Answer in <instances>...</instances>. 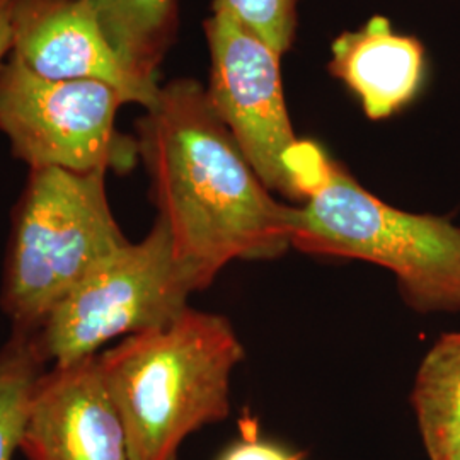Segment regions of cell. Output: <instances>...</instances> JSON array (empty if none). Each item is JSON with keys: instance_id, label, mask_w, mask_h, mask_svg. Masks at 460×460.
I'll use <instances>...</instances> for the list:
<instances>
[{"instance_id": "obj_1", "label": "cell", "mask_w": 460, "mask_h": 460, "mask_svg": "<svg viewBox=\"0 0 460 460\" xmlns=\"http://www.w3.org/2000/svg\"><path fill=\"white\" fill-rule=\"evenodd\" d=\"M133 137L157 218L197 292L232 261L277 260L292 247L290 205L264 186L197 79L161 85Z\"/></svg>"}, {"instance_id": "obj_2", "label": "cell", "mask_w": 460, "mask_h": 460, "mask_svg": "<svg viewBox=\"0 0 460 460\" xmlns=\"http://www.w3.org/2000/svg\"><path fill=\"white\" fill-rule=\"evenodd\" d=\"M288 171L290 246L385 268L414 313H460V226L378 199L313 140L296 144Z\"/></svg>"}, {"instance_id": "obj_3", "label": "cell", "mask_w": 460, "mask_h": 460, "mask_svg": "<svg viewBox=\"0 0 460 460\" xmlns=\"http://www.w3.org/2000/svg\"><path fill=\"white\" fill-rule=\"evenodd\" d=\"M96 360L132 460H178L191 433L229 416L230 380L244 346L224 315L188 307Z\"/></svg>"}, {"instance_id": "obj_4", "label": "cell", "mask_w": 460, "mask_h": 460, "mask_svg": "<svg viewBox=\"0 0 460 460\" xmlns=\"http://www.w3.org/2000/svg\"><path fill=\"white\" fill-rule=\"evenodd\" d=\"M106 172L30 169L17 199L0 307L13 331L38 334L51 311L128 239L116 222Z\"/></svg>"}, {"instance_id": "obj_5", "label": "cell", "mask_w": 460, "mask_h": 460, "mask_svg": "<svg viewBox=\"0 0 460 460\" xmlns=\"http://www.w3.org/2000/svg\"><path fill=\"white\" fill-rule=\"evenodd\" d=\"M197 292L174 256L161 218L140 243L106 256L51 311L40 329V346L51 367L96 357L116 338H127L176 321Z\"/></svg>"}, {"instance_id": "obj_6", "label": "cell", "mask_w": 460, "mask_h": 460, "mask_svg": "<svg viewBox=\"0 0 460 460\" xmlns=\"http://www.w3.org/2000/svg\"><path fill=\"white\" fill-rule=\"evenodd\" d=\"M125 104L110 84L49 81L14 57L0 74V132L30 169L130 172L140 163L137 140L116 128Z\"/></svg>"}, {"instance_id": "obj_7", "label": "cell", "mask_w": 460, "mask_h": 460, "mask_svg": "<svg viewBox=\"0 0 460 460\" xmlns=\"http://www.w3.org/2000/svg\"><path fill=\"white\" fill-rule=\"evenodd\" d=\"M210 51L207 94L217 115L271 193L296 203L288 155L300 142L292 127L277 49L214 5L205 21Z\"/></svg>"}, {"instance_id": "obj_8", "label": "cell", "mask_w": 460, "mask_h": 460, "mask_svg": "<svg viewBox=\"0 0 460 460\" xmlns=\"http://www.w3.org/2000/svg\"><path fill=\"white\" fill-rule=\"evenodd\" d=\"M96 357L51 367L40 380L21 440L26 459L132 460Z\"/></svg>"}, {"instance_id": "obj_9", "label": "cell", "mask_w": 460, "mask_h": 460, "mask_svg": "<svg viewBox=\"0 0 460 460\" xmlns=\"http://www.w3.org/2000/svg\"><path fill=\"white\" fill-rule=\"evenodd\" d=\"M11 57L49 81L110 84L144 110L157 99L130 77L87 0H17Z\"/></svg>"}, {"instance_id": "obj_10", "label": "cell", "mask_w": 460, "mask_h": 460, "mask_svg": "<svg viewBox=\"0 0 460 460\" xmlns=\"http://www.w3.org/2000/svg\"><path fill=\"white\" fill-rule=\"evenodd\" d=\"M329 72L360 99L365 115L385 119L420 93L425 49L416 38L395 33L387 17L376 16L334 40Z\"/></svg>"}, {"instance_id": "obj_11", "label": "cell", "mask_w": 460, "mask_h": 460, "mask_svg": "<svg viewBox=\"0 0 460 460\" xmlns=\"http://www.w3.org/2000/svg\"><path fill=\"white\" fill-rule=\"evenodd\" d=\"M119 62L157 96L159 72L180 33V0H87Z\"/></svg>"}, {"instance_id": "obj_12", "label": "cell", "mask_w": 460, "mask_h": 460, "mask_svg": "<svg viewBox=\"0 0 460 460\" xmlns=\"http://www.w3.org/2000/svg\"><path fill=\"white\" fill-rule=\"evenodd\" d=\"M411 406L428 459L460 448V331L435 341L418 367Z\"/></svg>"}, {"instance_id": "obj_13", "label": "cell", "mask_w": 460, "mask_h": 460, "mask_svg": "<svg viewBox=\"0 0 460 460\" xmlns=\"http://www.w3.org/2000/svg\"><path fill=\"white\" fill-rule=\"evenodd\" d=\"M49 360L38 334L13 331L0 346V460H13Z\"/></svg>"}, {"instance_id": "obj_14", "label": "cell", "mask_w": 460, "mask_h": 460, "mask_svg": "<svg viewBox=\"0 0 460 460\" xmlns=\"http://www.w3.org/2000/svg\"><path fill=\"white\" fill-rule=\"evenodd\" d=\"M300 0H214L241 26L261 38L279 55L287 53L296 40Z\"/></svg>"}, {"instance_id": "obj_15", "label": "cell", "mask_w": 460, "mask_h": 460, "mask_svg": "<svg viewBox=\"0 0 460 460\" xmlns=\"http://www.w3.org/2000/svg\"><path fill=\"white\" fill-rule=\"evenodd\" d=\"M218 460H304V456L283 447L260 440H243L232 445Z\"/></svg>"}, {"instance_id": "obj_16", "label": "cell", "mask_w": 460, "mask_h": 460, "mask_svg": "<svg viewBox=\"0 0 460 460\" xmlns=\"http://www.w3.org/2000/svg\"><path fill=\"white\" fill-rule=\"evenodd\" d=\"M17 0H0V74L13 53V21Z\"/></svg>"}, {"instance_id": "obj_17", "label": "cell", "mask_w": 460, "mask_h": 460, "mask_svg": "<svg viewBox=\"0 0 460 460\" xmlns=\"http://www.w3.org/2000/svg\"><path fill=\"white\" fill-rule=\"evenodd\" d=\"M440 460H460V448L456 450V452H452V454H448V456H445L444 459Z\"/></svg>"}]
</instances>
